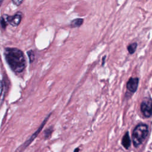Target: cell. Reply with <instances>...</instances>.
I'll use <instances>...</instances> for the list:
<instances>
[{
  "label": "cell",
  "instance_id": "52a82bcc",
  "mask_svg": "<svg viewBox=\"0 0 152 152\" xmlns=\"http://www.w3.org/2000/svg\"><path fill=\"white\" fill-rule=\"evenodd\" d=\"M7 84L5 83H3V86L1 88V93H0V108L2 105L4 101L5 100V94L7 91Z\"/></svg>",
  "mask_w": 152,
  "mask_h": 152
},
{
  "label": "cell",
  "instance_id": "4fadbf2b",
  "mask_svg": "<svg viewBox=\"0 0 152 152\" xmlns=\"http://www.w3.org/2000/svg\"><path fill=\"white\" fill-rule=\"evenodd\" d=\"M2 86H3V82L1 80H0V89L2 87Z\"/></svg>",
  "mask_w": 152,
  "mask_h": 152
},
{
  "label": "cell",
  "instance_id": "6da1fadb",
  "mask_svg": "<svg viewBox=\"0 0 152 152\" xmlns=\"http://www.w3.org/2000/svg\"><path fill=\"white\" fill-rule=\"evenodd\" d=\"M5 59L11 69L15 73L22 72L26 66L23 52L15 48H7L4 50Z\"/></svg>",
  "mask_w": 152,
  "mask_h": 152
},
{
  "label": "cell",
  "instance_id": "5bb4252c",
  "mask_svg": "<svg viewBox=\"0 0 152 152\" xmlns=\"http://www.w3.org/2000/svg\"><path fill=\"white\" fill-rule=\"evenodd\" d=\"M78 151H79V148H77L75 149V150H74V152H78Z\"/></svg>",
  "mask_w": 152,
  "mask_h": 152
},
{
  "label": "cell",
  "instance_id": "9a60e30c",
  "mask_svg": "<svg viewBox=\"0 0 152 152\" xmlns=\"http://www.w3.org/2000/svg\"><path fill=\"white\" fill-rule=\"evenodd\" d=\"M2 2H3V0H0V6H1V5Z\"/></svg>",
  "mask_w": 152,
  "mask_h": 152
},
{
  "label": "cell",
  "instance_id": "2e32d148",
  "mask_svg": "<svg viewBox=\"0 0 152 152\" xmlns=\"http://www.w3.org/2000/svg\"><path fill=\"white\" fill-rule=\"evenodd\" d=\"M0 59H1V58H0Z\"/></svg>",
  "mask_w": 152,
  "mask_h": 152
},
{
  "label": "cell",
  "instance_id": "9c48e42d",
  "mask_svg": "<svg viewBox=\"0 0 152 152\" xmlns=\"http://www.w3.org/2000/svg\"><path fill=\"white\" fill-rule=\"evenodd\" d=\"M137 45H138L136 42H134V43L129 44L127 46V50L129 54H133L135 52L137 48Z\"/></svg>",
  "mask_w": 152,
  "mask_h": 152
},
{
  "label": "cell",
  "instance_id": "30bf717a",
  "mask_svg": "<svg viewBox=\"0 0 152 152\" xmlns=\"http://www.w3.org/2000/svg\"><path fill=\"white\" fill-rule=\"evenodd\" d=\"M27 55L29 58L30 63H31L34 60V51L32 50H30L27 52Z\"/></svg>",
  "mask_w": 152,
  "mask_h": 152
},
{
  "label": "cell",
  "instance_id": "277c9868",
  "mask_svg": "<svg viewBox=\"0 0 152 152\" xmlns=\"http://www.w3.org/2000/svg\"><path fill=\"white\" fill-rule=\"evenodd\" d=\"M151 98L144 100L141 103V111L143 115L146 118H150L151 116Z\"/></svg>",
  "mask_w": 152,
  "mask_h": 152
},
{
  "label": "cell",
  "instance_id": "3957f363",
  "mask_svg": "<svg viewBox=\"0 0 152 152\" xmlns=\"http://www.w3.org/2000/svg\"><path fill=\"white\" fill-rule=\"evenodd\" d=\"M3 17L7 23H9L13 27H17L20 24L21 21L22 13L21 12H17L14 15H4Z\"/></svg>",
  "mask_w": 152,
  "mask_h": 152
},
{
  "label": "cell",
  "instance_id": "7a4b0ae2",
  "mask_svg": "<svg viewBox=\"0 0 152 152\" xmlns=\"http://www.w3.org/2000/svg\"><path fill=\"white\" fill-rule=\"evenodd\" d=\"M148 126L145 124H140L136 126L132 132V141L134 147H138L145 140L148 135Z\"/></svg>",
  "mask_w": 152,
  "mask_h": 152
},
{
  "label": "cell",
  "instance_id": "8992f818",
  "mask_svg": "<svg viewBox=\"0 0 152 152\" xmlns=\"http://www.w3.org/2000/svg\"><path fill=\"white\" fill-rule=\"evenodd\" d=\"M131 141L129 132H126V133L124 134V135L122 138V145L125 148L128 149L131 145Z\"/></svg>",
  "mask_w": 152,
  "mask_h": 152
},
{
  "label": "cell",
  "instance_id": "8fae6325",
  "mask_svg": "<svg viewBox=\"0 0 152 152\" xmlns=\"http://www.w3.org/2000/svg\"><path fill=\"white\" fill-rule=\"evenodd\" d=\"M0 23H1V25L2 27L4 29H5L6 28L7 26V23L5 19L4 18L3 16H2L0 18Z\"/></svg>",
  "mask_w": 152,
  "mask_h": 152
},
{
  "label": "cell",
  "instance_id": "5b68a950",
  "mask_svg": "<svg viewBox=\"0 0 152 152\" xmlns=\"http://www.w3.org/2000/svg\"><path fill=\"white\" fill-rule=\"evenodd\" d=\"M139 83L138 78H130L127 82L126 88L131 93H134L137 91Z\"/></svg>",
  "mask_w": 152,
  "mask_h": 152
},
{
  "label": "cell",
  "instance_id": "7c38bea8",
  "mask_svg": "<svg viewBox=\"0 0 152 152\" xmlns=\"http://www.w3.org/2000/svg\"><path fill=\"white\" fill-rule=\"evenodd\" d=\"M23 0H12V3L16 6H19L23 2Z\"/></svg>",
  "mask_w": 152,
  "mask_h": 152
},
{
  "label": "cell",
  "instance_id": "ba28073f",
  "mask_svg": "<svg viewBox=\"0 0 152 152\" xmlns=\"http://www.w3.org/2000/svg\"><path fill=\"white\" fill-rule=\"evenodd\" d=\"M84 22L83 18H77L72 20L70 22V27L71 28H77L80 27Z\"/></svg>",
  "mask_w": 152,
  "mask_h": 152
}]
</instances>
